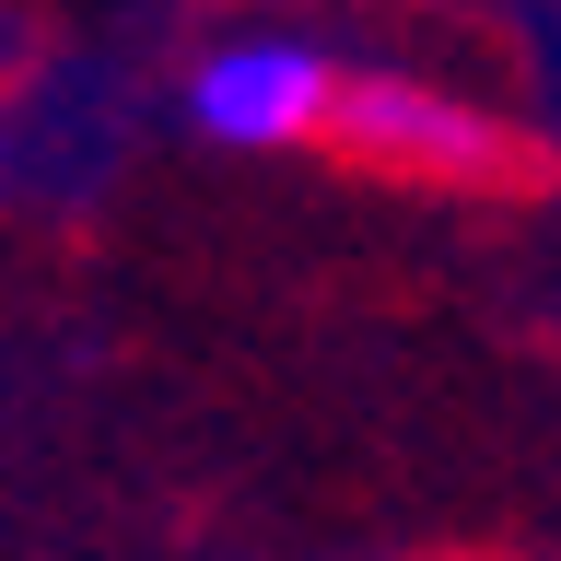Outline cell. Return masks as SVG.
Instances as JSON below:
<instances>
[{
    "instance_id": "2",
    "label": "cell",
    "mask_w": 561,
    "mask_h": 561,
    "mask_svg": "<svg viewBox=\"0 0 561 561\" xmlns=\"http://www.w3.org/2000/svg\"><path fill=\"white\" fill-rule=\"evenodd\" d=\"M328 117H340L363 152H398V164H445V175H480L491 152H503V129H491L480 105L421 94V82H340V94H328Z\"/></svg>"
},
{
    "instance_id": "1",
    "label": "cell",
    "mask_w": 561,
    "mask_h": 561,
    "mask_svg": "<svg viewBox=\"0 0 561 561\" xmlns=\"http://www.w3.org/2000/svg\"><path fill=\"white\" fill-rule=\"evenodd\" d=\"M328 59L316 47H222V59L199 70V129L210 140H305L316 117H328Z\"/></svg>"
}]
</instances>
